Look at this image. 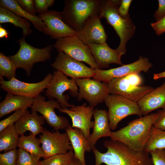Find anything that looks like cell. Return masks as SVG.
<instances>
[{
    "mask_svg": "<svg viewBox=\"0 0 165 165\" xmlns=\"http://www.w3.org/2000/svg\"><path fill=\"white\" fill-rule=\"evenodd\" d=\"M152 66L148 58L141 56L136 61L118 67L106 70L95 69L93 78L98 81L108 83L113 79L130 74H139L141 72L146 73Z\"/></svg>",
    "mask_w": 165,
    "mask_h": 165,
    "instance_id": "8fae6325",
    "label": "cell"
},
{
    "mask_svg": "<svg viewBox=\"0 0 165 165\" xmlns=\"http://www.w3.org/2000/svg\"><path fill=\"white\" fill-rule=\"evenodd\" d=\"M20 135L15 124L6 127L0 132V152H6L16 149Z\"/></svg>",
    "mask_w": 165,
    "mask_h": 165,
    "instance_id": "4316f807",
    "label": "cell"
},
{
    "mask_svg": "<svg viewBox=\"0 0 165 165\" xmlns=\"http://www.w3.org/2000/svg\"><path fill=\"white\" fill-rule=\"evenodd\" d=\"M120 2V0H101L99 15L101 18L106 19L120 38V43L116 50L122 55L126 53V43L134 35L135 27L130 17L124 18L119 14Z\"/></svg>",
    "mask_w": 165,
    "mask_h": 165,
    "instance_id": "3957f363",
    "label": "cell"
},
{
    "mask_svg": "<svg viewBox=\"0 0 165 165\" xmlns=\"http://www.w3.org/2000/svg\"><path fill=\"white\" fill-rule=\"evenodd\" d=\"M165 78V71L153 75V78L154 79L156 80L162 78Z\"/></svg>",
    "mask_w": 165,
    "mask_h": 165,
    "instance_id": "7bdbcfd3",
    "label": "cell"
},
{
    "mask_svg": "<svg viewBox=\"0 0 165 165\" xmlns=\"http://www.w3.org/2000/svg\"><path fill=\"white\" fill-rule=\"evenodd\" d=\"M103 144L107 149L105 152H100L95 147L92 149L95 165H154L150 154L144 150L135 152L123 143L111 140L105 141Z\"/></svg>",
    "mask_w": 165,
    "mask_h": 165,
    "instance_id": "6da1fadb",
    "label": "cell"
},
{
    "mask_svg": "<svg viewBox=\"0 0 165 165\" xmlns=\"http://www.w3.org/2000/svg\"><path fill=\"white\" fill-rule=\"evenodd\" d=\"M27 111V109L16 110L8 117L1 120L0 122V132L6 127L15 124Z\"/></svg>",
    "mask_w": 165,
    "mask_h": 165,
    "instance_id": "d6a6232c",
    "label": "cell"
},
{
    "mask_svg": "<svg viewBox=\"0 0 165 165\" xmlns=\"http://www.w3.org/2000/svg\"><path fill=\"white\" fill-rule=\"evenodd\" d=\"M142 82V78L138 73L116 78L107 83L108 93L119 95L138 103L154 89L148 86H140Z\"/></svg>",
    "mask_w": 165,
    "mask_h": 165,
    "instance_id": "5b68a950",
    "label": "cell"
},
{
    "mask_svg": "<svg viewBox=\"0 0 165 165\" xmlns=\"http://www.w3.org/2000/svg\"><path fill=\"white\" fill-rule=\"evenodd\" d=\"M161 149H165V130L152 127L144 150L149 153L152 151Z\"/></svg>",
    "mask_w": 165,
    "mask_h": 165,
    "instance_id": "f1b7e54d",
    "label": "cell"
},
{
    "mask_svg": "<svg viewBox=\"0 0 165 165\" xmlns=\"http://www.w3.org/2000/svg\"><path fill=\"white\" fill-rule=\"evenodd\" d=\"M75 81L79 88L78 100H85L92 107L104 101L109 94L107 83L88 78L78 79Z\"/></svg>",
    "mask_w": 165,
    "mask_h": 165,
    "instance_id": "7c38bea8",
    "label": "cell"
},
{
    "mask_svg": "<svg viewBox=\"0 0 165 165\" xmlns=\"http://www.w3.org/2000/svg\"><path fill=\"white\" fill-rule=\"evenodd\" d=\"M53 47L58 52H62L75 59L86 63L93 69H100L89 46L85 44L77 36L58 39Z\"/></svg>",
    "mask_w": 165,
    "mask_h": 165,
    "instance_id": "9c48e42d",
    "label": "cell"
},
{
    "mask_svg": "<svg viewBox=\"0 0 165 165\" xmlns=\"http://www.w3.org/2000/svg\"><path fill=\"white\" fill-rule=\"evenodd\" d=\"M154 165H165L164 149H157L149 152Z\"/></svg>",
    "mask_w": 165,
    "mask_h": 165,
    "instance_id": "d590c367",
    "label": "cell"
},
{
    "mask_svg": "<svg viewBox=\"0 0 165 165\" xmlns=\"http://www.w3.org/2000/svg\"><path fill=\"white\" fill-rule=\"evenodd\" d=\"M132 0H120V5L118 8V12L122 17L127 18L130 17L128 12Z\"/></svg>",
    "mask_w": 165,
    "mask_h": 165,
    "instance_id": "74e56055",
    "label": "cell"
},
{
    "mask_svg": "<svg viewBox=\"0 0 165 165\" xmlns=\"http://www.w3.org/2000/svg\"><path fill=\"white\" fill-rule=\"evenodd\" d=\"M9 23L22 30L23 37L30 35L32 30L31 24L28 20L19 16L10 10L0 6V24Z\"/></svg>",
    "mask_w": 165,
    "mask_h": 165,
    "instance_id": "484cf974",
    "label": "cell"
},
{
    "mask_svg": "<svg viewBox=\"0 0 165 165\" xmlns=\"http://www.w3.org/2000/svg\"><path fill=\"white\" fill-rule=\"evenodd\" d=\"M88 46L100 69L109 68L111 64L123 65L121 61L122 55L116 49L110 47L106 42L90 43Z\"/></svg>",
    "mask_w": 165,
    "mask_h": 165,
    "instance_id": "d6986e66",
    "label": "cell"
},
{
    "mask_svg": "<svg viewBox=\"0 0 165 165\" xmlns=\"http://www.w3.org/2000/svg\"><path fill=\"white\" fill-rule=\"evenodd\" d=\"M101 19L99 14L91 16L78 32L77 37L86 45L106 42L107 35L101 23Z\"/></svg>",
    "mask_w": 165,
    "mask_h": 165,
    "instance_id": "ac0fdd59",
    "label": "cell"
},
{
    "mask_svg": "<svg viewBox=\"0 0 165 165\" xmlns=\"http://www.w3.org/2000/svg\"><path fill=\"white\" fill-rule=\"evenodd\" d=\"M58 110L68 115L72 121V127L80 129L88 139L90 135V130L94 126V122L91 121L94 110V107L87 106L85 103L80 106L74 105L69 109L61 108Z\"/></svg>",
    "mask_w": 165,
    "mask_h": 165,
    "instance_id": "e0dca14e",
    "label": "cell"
},
{
    "mask_svg": "<svg viewBox=\"0 0 165 165\" xmlns=\"http://www.w3.org/2000/svg\"><path fill=\"white\" fill-rule=\"evenodd\" d=\"M34 101V98L7 93L0 103V118L13 111L31 108Z\"/></svg>",
    "mask_w": 165,
    "mask_h": 165,
    "instance_id": "cb8c5ba5",
    "label": "cell"
},
{
    "mask_svg": "<svg viewBox=\"0 0 165 165\" xmlns=\"http://www.w3.org/2000/svg\"><path fill=\"white\" fill-rule=\"evenodd\" d=\"M93 117L94 119L93 131L88 139L92 149L95 147L99 139L110 137L112 132L109 126L108 112L105 109L94 110Z\"/></svg>",
    "mask_w": 165,
    "mask_h": 165,
    "instance_id": "ffe728a7",
    "label": "cell"
},
{
    "mask_svg": "<svg viewBox=\"0 0 165 165\" xmlns=\"http://www.w3.org/2000/svg\"><path fill=\"white\" fill-rule=\"evenodd\" d=\"M69 164H70V163H69ZM69 164H67V165H69Z\"/></svg>",
    "mask_w": 165,
    "mask_h": 165,
    "instance_id": "f6af8a7d",
    "label": "cell"
},
{
    "mask_svg": "<svg viewBox=\"0 0 165 165\" xmlns=\"http://www.w3.org/2000/svg\"><path fill=\"white\" fill-rule=\"evenodd\" d=\"M25 38L23 37L18 40L20 48L16 53L9 57L17 68L24 69L29 76L34 64L44 62L50 58L53 46L49 45L42 48L35 47L26 42Z\"/></svg>",
    "mask_w": 165,
    "mask_h": 165,
    "instance_id": "8992f818",
    "label": "cell"
},
{
    "mask_svg": "<svg viewBox=\"0 0 165 165\" xmlns=\"http://www.w3.org/2000/svg\"><path fill=\"white\" fill-rule=\"evenodd\" d=\"M40 159L35 155L19 148L16 165H40Z\"/></svg>",
    "mask_w": 165,
    "mask_h": 165,
    "instance_id": "1f68e13d",
    "label": "cell"
},
{
    "mask_svg": "<svg viewBox=\"0 0 165 165\" xmlns=\"http://www.w3.org/2000/svg\"><path fill=\"white\" fill-rule=\"evenodd\" d=\"M100 0H66L61 12L62 20L77 32L91 16L99 14Z\"/></svg>",
    "mask_w": 165,
    "mask_h": 165,
    "instance_id": "277c9868",
    "label": "cell"
},
{
    "mask_svg": "<svg viewBox=\"0 0 165 165\" xmlns=\"http://www.w3.org/2000/svg\"><path fill=\"white\" fill-rule=\"evenodd\" d=\"M53 76V75L50 73L42 81L34 83L23 82L16 77L9 80L6 81L3 77H0L1 87L7 93L34 98L47 88Z\"/></svg>",
    "mask_w": 165,
    "mask_h": 165,
    "instance_id": "5bb4252c",
    "label": "cell"
},
{
    "mask_svg": "<svg viewBox=\"0 0 165 165\" xmlns=\"http://www.w3.org/2000/svg\"><path fill=\"white\" fill-rule=\"evenodd\" d=\"M20 6L25 11L33 15H36L34 0H16Z\"/></svg>",
    "mask_w": 165,
    "mask_h": 165,
    "instance_id": "8d00e7d4",
    "label": "cell"
},
{
    "mask_svg": "<svg viewBox=\"0 0 165 165\" xmlns=\"http://www.w3.org/2000/svg\"><path fill=\"white\" fill-rule=\"evenodd\" d=\"M158 8L154 14V17L156 21L165 16V0H158Z\"/></svg>",
    "mask_w": 165,
    "mask_h": 165,
    "instance_id": "60d3db41",
    "label": "cell"
},
{
    "mask_svg": "<svg viewBox=\"0 0 165 165\" xmlns=\"http://www.w3.org/2000/svg\"><path fill=\"white\" fill-rule=\"evenodd\" d=\"M9 33L7 30L0 25V38H7L9 37Z\"/></svg>",
    "mask_w": 165,
    "mask_h": 165,
    "instance_id": "b9f144b4",
    "label": "cell"
},
{
    "mask_svg": "<svg viewBox=\"0 0 165 165\" xmlns=\"http://www.w3.org/2000/svg\"><path fill=\"white\" fill-rule=\"evenodd\" d=\"M45 121L43 117L38 115L37 112L31 110L30 113L28 110L15 125L20 136L28 131L36 136L43 132L44 128L42 126L45 124Z\"/></svg>",
    "mask_w": 165,
    "mask_h": 165,
    "instance_id": "7402d4cb",
    "label": "cell"
},
{
    "mask_svg": "<svg viewBox=\"0 0 165 165\" xmlns=\"http://www.w3.org/2000/svg\"><path fill=\"white\" fill-rule=\"evenodd\" d=\"M38 15L46 25L42 32L51 38L57 40L66 37L77 36L78 32L64 22L61 12L48 10Z\"/></svg>",
    "mask_w": 165,
    "mask_h": 165,
    "instance_id": "2e32d148",
    "label": "cell"
},
{
    "mask_svg": "<svg viewBox=\"0 0 165 165\" xmlns=\"http://www.w3.org/2000/svg\"></svg>",
    "mask_w": 165,
    "mask_h": 165,
    "instance_id": "bcb514c9",
    "label": "cell"
},
{
    "mask_svg": "<svg viewBox=\"0 0 165 165\" xmlns=\"http://www.w3.org/2000/svg\"><path fill=\"white\" fill-rule=\"evenodd\" d=\"M17 68L9 56L0 53V77H6L8 80L15 77Z\"/></svg>",
    "mask_w": 165,
    "mask_h": 165,
    "instance_id": "f546056e",
    "label": "cell"
},
{
    "mask_svg": "<svg viewBox=\"0 0 165 165\" xmlns=\"http://www.w3.org/2000/svg\"><path fill=\"white\" fill-rule=\"evenodd\" d=\"M69 165H82V164L79 160L74 157Z\"/></svg>",
    "mask_w": 165,
    "mask_h": 165,
    "instance_id": "ee69618b",
    "label": "cell"
},
{
    "mask_svg": "<svg viewBox=\"0 0 165 165\" xmlns=\"http://www.w3.org/2000/svg\"><path fill=\"white\" fill-rule=\"evenodd\" d=\"M41 148L45 158L56 154L64 153L73 151L67 133H61L58 131L51 132L44 128L39 136Z\"/></svg>",
    "mask_w": 165,
    "mask_h": 165,
    "instance_id": "9a60e30c",
    "label": "cell"
},
{
    "mask_svg": "<svg viewBox=\"0 0 165 165\" xmlns=\"http://www.w3.org/2000/svg\"><path fill=\"white\" fill-rule=\"evenodd\" d=\"M56 70L74 80L93 77L95 69L86 66L82 62L75 59L62 52H59L51 64Z\"/></svg>",
    "mask_w": 165,
    "mask_h": 165,
    "instance_id": "4fadbf2b",
    "label": "cell"
},
{
    "mask_svg": "<svg viewBox=\"0 0 165 165\" xmlns=\"http://www.w3.org/2000/svg\"><path fill=\"white\" fill-rule=\"evenodd\" d=\"M151 25L157 35L162 34L165 32V16L156 22L152 23Z\"/></svg>",
    "mask_w": 165,
    "mask_h": 165,
    "instance_id": "ab89813d",
    "label": "cell"
},
{
    "mask_svg": "<svg viewBox=\"0 0 165 165\" xmlns=\"http://www.w3.org/2000/svg\"><path fill=\"white\" fill-rule=\"evenodd\" d=\"M43 96L40 94L34 98L31 110L38 112L44 118L46 123L55 131L65 130L71 126L65 117L57 115L54 109L61 108L57 100L49 99L46 101Z\"/></svg>",
    "mask_w": 165,
    "mask_h": 165,
    "instance_id": "30bf717a",
    "label": "cell"
},
{
    "mask_svg": "<svg viewBox=\"0 0 165 165\" xmlns=\"http://www.w3.org/2000/svg\"><path fill=\"white\" fill-rule=\"evenodd\" d=\"M74 158L73 151L56 154L44 158L40 161V165H66L69 164Z\"/></svg>",
    "mask_w": 165,
    "mask_h": 165,
    "instance_id": "4dcf8cb0",
    "label": "cell"
},
{
    "mask_svg": "<svg viewBox=\"0 0 165 165\" xmlns=\"http://www.w3.org/2000/svg\"><path fill=\"white\" fill-rule=\"evenodd\" d=\"M104 102L108 108L109 124L112 130H115L119 122L129 116L136 115L140 117L142 116L137 102L121 95L109 94Z\"/></svg>",
    "mask_w": 165,
    "mask_h": 165,
    "instance_id": "52a82bcc",
    "label": "cell"
},
{
    "mask_svg": "<svg viewBox=\"0 0 165 165\" xmlns=\"http://www.w3.org/2000/svg\"><path fill=\"white\" fill-rule=\"evenodd\" d=\"M157 113L158 114V117L152 127L165 130V109L159 110Z\"/></svg>",
    "mask_w": 165,
    "mask_h": 165,
    "instance_id": "f35d334b",
    "label": "cell"
},
{
    "mask_svg": "<svg viewBox=\"0 0 165 165\" xmlns=\"http://www.w3.org/2000/svg\"><path fill=\"white\" fill-rule=\"evenodd\" d=\"M52 78L48 85L45 92L46 95L49 99H56L62 108H67L74 105L70 104L68 101L69 96L64 93L68 90L70 94L74 97H77L79 89L75 80L69 79L60 71L53 72Z\"/></svg>",
    "mask_w": 165,
    "mask_h": 165,
    "instance_id": "ba28073f",
    "label": "cell"
},
{
    "mask_svg": "<svg viewBox=\"0 0 165 165\" xmlns=\"http://www.w3.org/2000/svg\"><path fill=\"white\" fill-rule=\"evenodd\" d=\"M55 2L54 0H34V6L36 13L39 14L44 13L52 7Z\"/></svg>",
    "mask_w": 165,
    "mask_h": 165,
    "instance_id": "e575fe53",
    "label": "cell"
},
{
    "mask_svg": "<svg viewBox=\"0 0 165 165\" xmlns=\"http://www.w3.org/2000/svg\"><path fill=\"white\" fill-rule=\"evenodd\" d=\"M0 6L28 20L32 24L34 28L40 32H42L46 27L45 23L39 15H33L24 10L20 6L16 0H1Z\"/></svg>",
    "mask_w": 165,
    "mask_h": 165,
    "instance_id": "d4e9b609",
    "label": "cell"
},
{
    "mask_svg": "<svg viewBox=\"0 0 165 165\" xmlns=\"http://www.w3.org/2000/svg\"><path fill=\"white\" fill-rule=\"evenodd\" d=\"M41 144L39 138H36L32 134L28 136L24 134L20 136L18 147L31 154L37 156L40 158L44 159V154L40 146Z\"/></svg>",
    "mask_w": 165,
    "mask_h": 165,
    "instance_id": "83f0119b",
    "label": "cell"
},
{
    "mask_svg": "<svg viewBox=\"0 0 165 165\" xmlns=\"http://www.w3.org/2000/svg\"><path fill=\"white\" fill-rule=\"evenodd\" d=\"M18 149H15L0 154V165H16Z\"/></svg>",
    "mask_w": 165,
    "mask_h": 165,
    "instance_id": "836d02e7",
    "label": "cell"
},
{
    "mask_svg": "<svg viewBox=\"0 0 165 165\" xmlns=\"http://www.w3.org/2000/svg\"><path fill=\"white\" fill-rule=\"evenodd\" d=\"M138 103L142 115L146 116L159 108L165 109V81L145 95Z\"/></svg>",
    "mask_w": 165,
    "mask_h": 165,
    "instance_id": "44dd1931",
    "label": "cell"
},
{
    "mask_svg": "<svg viewBox=\"0 0 165 165\" xmlns=\"http://www.w3.org/2000/svg\"><path fill=\"white\" fill-rule=\"evenodd\" d=\"M158 117V114L156 113L134 120L126 126L112 132L110 140L120 142L134 151H143Z\"/></svg>",
    "mask_w": 165,
    "mask_h": 165,
    "instance_id": "7a4b0ae2",
    "label": "cell"
},
{
    "mask_svg": "<svg viewBox=\"0 0 165 165\" xmlns=\"http://www.w3.org/2000/svg\"><path fill=\"white\" fill-rule=\"evenodd\" d=\"M65 130L68 134L74 153V157L79 160L82 165H86L85 157V152H90L91 147L82 131L71 126Z\"/></svg>",
    "mask_w": 165,
    "mask_h": 165,
    "instance_id": "603a6c76",
    "label": "cell"
}]
</instances>
